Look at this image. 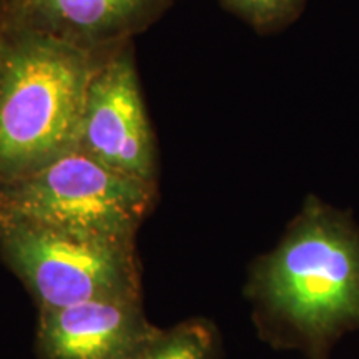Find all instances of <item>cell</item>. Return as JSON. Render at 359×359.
I'll return each mask as SVG.
<instances>
[{
  "label": "cell",
  "mask_w": 359,
  "mask_h": 359,
  "mask_svg": "<svg viewBox=\"0 0 359 359\" xmlns=\"http://www.w3.org/2000/svg\"><path fill=\"white\" fill-rule=\"evenodd\" d=\"M155 190V183L115 172L75 148L32 173L0 183V223L137 241Z\"/></svg>",
  "instance_id": "obj_3"
},
{
  "label": "cell",
  "mask_w": 359,
  "mask_h": 359,
  "mask_svg": "<svg viewBox=\"0 0 359 359\" xmlns=\"http://www.w3.org/2000/svg\"><path fill=\"white\" fill-rule=\"evenodd\" d=\"M0 50V183L42 168L79 147L90 48L11 25Z\"/></svg>",
  "instance_id": "obj_2"
},
{
  "label": "cell",
  "mask_w": 359,
  "mask_h": 359,
  "mask_svg": "<svg viewBox=\"0 0 359 359\" xmlns=\"http://www.w3.org/2000/svg\"><path fill=\"white\" fill-rule=\"evenodd\" d=\"M0 258L39 311L97 299L142 298V263L135 240L0 223Z\"/></svg>",
  "instance_id": "obj_4"
},
{
  "label": "cell",
  "mask_w": 359,
  "mask_h": 359,
  "mask_svg": "<svg viewBox=\"0 0 359 359\" xmlns=\"http://www.w3.org/2000/svg\"><path fill=\"white\" fill-rule=\"evenodd\" d=\"M243 294L263 343L331 359L359 333V223L349 210L308 195L278 243L250 263Z\"/></svg>",
  "instance_id": "obj_1"
},
{
  "label": "cell",
  "mask_w": 359,
  "mask_h": 359,
  "mask_svg": "<svg viewBox=\"0 0 359 359\" xmlns=\"http://www.w3.org/2000/svg\"><path fill=\"white\" fill-rule=\"evenodd\" d=\"M77 148L115 172L155 183L154 132L128 52L97 64L85 98Z\"/></svg>",
  "instance_id": "obj_5"
},
{
  "label": "cell",
  "mask_w": 359,
  "mask_h": 359,
  "mask_svg": "<svg viewBox=\"0 0 359 359\" xmlns=\"http://www.w3.org/2000/svg\"><path fill=\"white\" fill-rule=\"evenodd\" d=\"M160 0H11L12 25L92 48L123 37L154 15Z\"/></svg>",
  "instance_id": "obj_7"
},
{
  "label": "cell",
  "mask_w": 359,
  "mask_h": 359,
  "mask_svg": "<svg viewBox=\"0 0 359 359\" xmlns=\"http://www.w3.org/2000/svg\"><path fill=\"white\" fill-rule=\"evenodd\" d=\"M0 50H2V37H0Z\"/></svg>",
  "instance_id": "obj_10"
},
{
  "label": "cell",
  "mask_w": 359,
  "mask_h": 359,
  "mask_svg": "<svg viewBox=\"0 0 359 359\" xmlns=\"http://www.w3.org/2000/svg\"><path fill=\"white\" fill-rule=\"evenodd\" d=\"M160 331L148 320L142 298L40 309L35 354L39 359H135Z\"/></svg>",
  "instance_id": "obj_6"
},
{
  "label": "cell",
  "mask_w": 359,
  "mask_h": 359,
  "mask_svg": "<svg viewBox=\"0 0 359 359\" xmlns=\"http://www.w3.org/2000/svg\"><path fill=\"white\" fill-rule=\"evenodd\" d=\"M304 0H223L236 15L259 30L278 29L294 19Z\"/></svg>",
  "instance_id": "obj_9"
},
{
  "label": "cell",
  "mask_w": 359,
  "mask_h": 359,
  "mask_svg": "<svg viewBox=\"0 0 359 359\" xmlns=\"http://www.w3.org/2000/svg\"><path fill=\"white\" fill-rule=\"evenodd\" d=\"M222 333L206 318H190L163 330L135 359H222Z\"/></svg>",
  "instance_id": "obj_8"
}]
</instances>
